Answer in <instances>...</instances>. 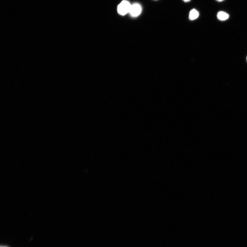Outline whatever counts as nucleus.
Listing matches in <instances>:
<instances>
[{
    "instance_id": "3",
    "label": "nucleus",
    "mask_w": 247,
    "mask_h": 247,
    "mask_svg": "<svg viewBox=\"0 0 247 247\" xmlns=\"http://www.w3.org/2000/svg\"><path fill=\"white\" fill-rule=\"evenodd\" d=\"M199 13L198 11L195 9H192L189 13V19L191 20H193L199 17Z\"/></svg>"
},
{
    "instance_id": "8",
    "label": "nucleus",
    "mask_w": 247,
    "mask_h": 247,
    "mask_svg": "<svg viewBox=\"0 0 247 247\" xmlns=\"http://www.w3.org/2000/svg\"></svg>"
},
{
    "instance_id": "5",
    "label": "nucleus",
    "mask_w": 247,
    "mask_h": 247,
    "mask_svg": "<svg viewBox=\"0 0 247 247\" xmlns=\"http://www.w3.org/2000/svg\"><path fill=\"white\" fill-rule=\"evenodd\" d=\"M183 1L186 2H189L191 1V0H183Z\"/></svg>"
},
{
    "instance_id": "4",
    "label": "nucleus",
    "mask_w": 247,
    "mask_h": 247,
    "mask_svg": "<svg viewBox=\"0 0 247 247\" xmlns=\"http://www.w3.org/2000/svg\"><path fill=\"white\" fill-rule=\"evenodd\" d=\"M217 17L220 20L224 21L228 19L229 15L226 12L221 11L218 13Z\"/></svg>"
},
{
    "instance_id": "1",
    "label": "nucleus",
    "mask_w": 247,
    "mask_h": 247,
    "mask_svg": "<svg viewBox=\"0 0 247 247\" xmlns=\"http://www.w3.org/2000/svg\"><path fill=\"white\" fill-rule=\"evenodd\" d=\"M131 5L127 1H122L118 7V12L119 14L124 16L129 13Z\"/></svg>"
},
{
    "instance_id": "2",
    "label": "nucleus",
    "mask_w": 247,
    "mask_h": 247,
    "mask_svg": "<svg viewBox=\"0 0 247 247\" xmlns=\"http://www.w3.org/2000/svg\"><path fill=\"white\" fill-rule=\"evenodd\" d=\"M142 8L138 3H135L131 5L129 13L132 17H137L139 16L142 12Z\"/></svg>"
},
{
    "instance_id": "7",
    "label": "nucleus",
    "mask_w": 247,
    "mask_h": 247,
    "mask_svg": "<svg viewBox=\"0 0 247 247\" xmlns=\"http://www.w3.org/2000/svg\"><path fill=\"white\" fill-rule=\"evenodd\" d=\"M1 247H6V246H1Z\"/></svg>"
},
{
    "instance_id": "6",
    "label": "nucleus",
    "mask_w": 247,
    "mask_h": 247,
    "mask_svg": "<svg viewBox=\"0 0 247 247\" xmlns=\"http://www.w3.org/2000/svg\"><path fill=\"white\" fill-rule=\"evenodd\" d=\"M217 1H218L219 2H221L222 1H224V0H217Z\"/></svg>"
}]
</instances>
